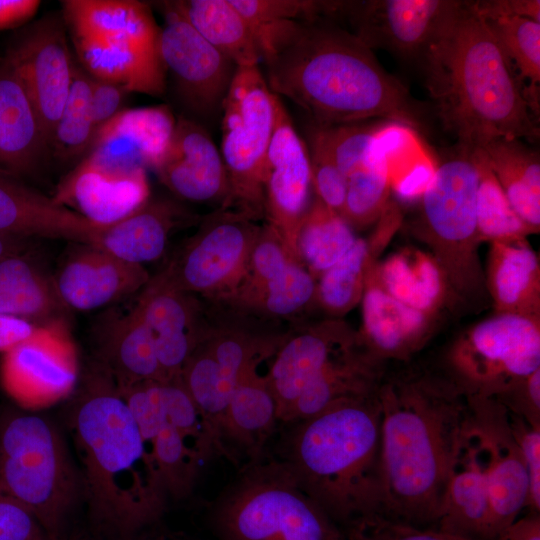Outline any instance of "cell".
Returning a JSON list of instances; mask_svg holds the SVG:
<instances>
[{
	"mask_svg": "<svg viewBox=\"0 0 540 540\" xmlns=\"http://www.w3.org/2000/svg\"><path fill=\"white\" fill-rule=\"evenodd\" d=\"M261 226L248 214L217 208L157 275L169 286L211 301L230 296L242 282Z\"/></svg>",
	"mask_w": 540,
	"mask_h": 540,
	"instance_id": "12",
	"label": "cell"
},
{
	"mask_svg": "<svg viewBox=\"0 0 540 540\" xmlns=\"http://www.w3.org/2000/svg\"><path fill=\"white\" fill-rule=\"evenodd\" d=\"M159 390L169 422L200 460L220 444L184 386L180 375L159 381Z\"/></svg>",
	"mask_w": 540,
	"mask_h": 540,
	"instance_id": "48",
	"label": "cell"
},
{
	"mask_svg": "<svg viewBox=\"0 0 540 540\" xmlns=\"http://www.w3.org/2000/svg\"><path fill=\"white\" fill-rule=\"evenodd\" d=\"M197 219L171 199L149 198L128 216L105 226L93 246L123 261L144 266L164 255L176 229Z\"/></svg>",
	"mask_w": 540,
	"mask_h": 540,
	"instance_id": "30",
	"label": "cell"
},
{
	"mask_svg": "<svg viewBox=\"0 0 540 540\" xmlns=\"http://www.w3.org/2000/svg\"><path fill=\"white\" fill-rule=\"evenodd\" d=\"M317 280L298 261L291 262L275 279L236 310L264 322L296 319L316 304Z\"/></svg>",
	"mask_w": 540,
	"mask_h": 540,
	"instance_id": "42",
	"label": "cell"
},
{
	"mask_svg": "<svg viewBox=\"0 0 540 540\" xmlns=\"http://www.w3.org/2000/svg\"><path fill=\"white\" fill-rule=\"evenodd\" d=\"M248 368L236 383L220 425V439L255 450L270 434L278 420L277 402L267 375L259 365Z\"/></svg>",
	"mask_w": 540,
	"mask_h": 540,
	"instance_id": "37",
	"label": "cell"
},
{
	"mask_svg": "<svg viewBox=\"0 0 540 540\" xmlns=\"http://www.w3.org/2000/svg\"><path fill=\"white\" fill-rule=\"evenodd\" d=\"M80 483L49 419L21 408L0 410V490L26 507L54 540Z\"/></svg>",
	"mask_w": 540,
	"mask_h": 540,
	"instance_id": "8",
	"label": "cell"
},
{
	"mask_svg": "<svg viewBox=\"0 0 540 540\" xmlns=\"http://www.w3.org/2000/svg\"><path fill=\"white\" fill-rule=\"evenodd\" d=\"M492 172L517 215L540 229V157L519 138H496L473 149Z\"/></svg>",
	"mask_w": 540,
	"mask_h": 540,
	"instance_id": "34",
	"label": "cell"
},
{
	"mask_svg": "<svg viewBox=\"0 0 540 540\" xmlns=\"http://www.w3.org/2000/svg\"><path fill=\"white\" fill-rule=\"evenodd\" d=\"M105 226L92 223L0 170V235L48 238L95 245Z\"/></svg>",
	"mask_w": 540,
	"mask_h": 540,
	"instance_id": "25",
	"label": "cell"
},
{
	"mask_svg": "<svg viewBox=\"0 0 540 540\" xmlns=\"http://www.w3.org/2000/svg\"><path fill=\"white\" fill-rule=\"evenodd\" d=\"M484 278L495 314L540 319V262L526 238L490 242Z\"/></svg>",
	"mask_w": 540,
	"mask_h": 540,
	"instance_id": "32",
	"label": "cell"
},
{
	"mask_svg": "<svg viewBox=\"0 0 540 540\" xmlns=\"http://www.w3.org/2000/svg\"><path fill=\"white\" fill-rule=\"evenodd\" d=\"M389 124L393 123L368 120L329 127L315 126L312 133L321 140L340 171L348 178L365 164L381 144Z\"/></svg>",
	"mask_w": 540,
	"mask_h": 540,
	"instance_id": "46",
	"label": "cell"
},
{
	"mask_svg": "<svg viewBox=\"0 0 540 540\" xmlns=\"http://www.w3.org/2000/svg\"><path fill=\"white\" fill-rule=\"evenodd\" d=\"M92 331L96 363L119 390L144 381L166 380L152 334L135 303L110 308L98 318Z\"/></svg>",
	"mask_w": 540,
	"mask_h": 540,
	"instance_id": "26",
	"label": "cell"
},
{
	"mask_svg": "<svg viewBox=\"0 0 540 540\" xmlns=\"http://www.w3.org/2000/svg\"><path fill=\"white\" fill-rule=\"evenodd\" d=\"M435 528L468 540H492L486 455L469 406Z\"/></svg>",
	"mask_w": 540,
	"mask_h": 540,
	"instance_id": "22",
	"label": "cell"
},
{
	"mask_svg": "<svg viewBox=\"0 0 540 540\" xmlns=\"http://www.w3.org/2000/svg\"><path fill=\"white\" fill-rule=\"evenodd\" d=\"M253 33L256 29L283 20L320 18L321 1L311 0H231Z\"/></svg>",
	"mask_w": 540,
	"mask_h": 540,
	"instance_id": "51",
	"label": "cell"
},
{
	"mask_svg": "<svg viewBox=\"0 0 540 540\" xmlns=\"http://www.w3.org/2000/svg\"><path fill=\"white\" fill-rule=\"evenodd\" d=\"M310 142L312 188L324 205L340 215L346 197L347 177L340 171L321 140L312 132Z\"/></svg>",
	"mask_w": 540,
	"mask_h": 540,
	"instance_id": "50",
	"label": "cell"
},
{
	"mask_svg": "<svg viewBox=\"0 0 540 540\" xmlns=\"http://www.w3.org/2000/svg\"><path fill=\"white\" fill-rule=\"evenodd\" d=\"M0 540H54L22 504L0 490Z\"/></svg>",
	"mask_w": 540,
	"mask_h": 540,
	"instance_id": "53",
	"label": "cell"
},
{
	"mask_svg": "<svg viewBox=\"0 0 540 540\" xmlns=\"http://www.w3.org/2000/svg\"><path fill=\"white\" fill-rule=\"evenodd\" d=\"M55 202L73 206L97 225L107 226L128 216L150 198L145 170L108 173L76 166L59 184Z\"/></svg>",
	"mask_w": 540,
	"mask_h": 540,
	"instance_id": "29",
	"label": "cell"
},
{
	"mask_svg": "<svg viewBox=\"0 0 540 540\" xmlns=\"http://www.w3.org/2000/svg\"><path fill=\"white\" fill-rule=\"evenodd\" d=\"M478 167L477 230L481 242L526 238L536 232L514 211L498 181L474 152Z\"/></svg>",
	"mask_w": 540,
	"mask_h": 540,
	"instance_id": "45",
	"label": "cell"
},
{
	"mask_svg": "<svg viewBox=\"0 0 540 540\" xmlns=\"http://www.w3.org/2000/svg\"><path fill=\"white\" fill-rule=\"evenodd\" d=\"M40 1L0 0V30L17 27L32 18Z\"/></svg>",
	"mask_w": 540,
	"mask_h": 540,
	"instance_id": "57",
	"label": "cell"
},
{
	"mask_svg": "<svg viewBox=\"0 0 540 540\" xmlns=\"http://www.w3.org/2000/svg\"><path fill=\"white\" fill-rule=\"evenodd\" d=\"M495 540H540V516L527 512L508 525Z\"/></svg>",
	"mask_w": 540,
	"mask_h": 540,
	"instance_id": "58",
	"label": "cell"
},
{
	"mask_svg": "<svg viewBox=\"0 0 540 540\" xmlns=\"http://www.w3.org/2000/svg\"><path fill=\"white\" fill-rule=\"evenodd\" d=\"M344 530L348 540H468L436 528L415 526L379 513L362 517Z\"/></svg>",
	"mask_w": 540,
	"mask_h": 540,
	"instance_id": "49",
	"label": "cell"
},
{
	"mask_svg": "<svg viewBox=\"0 0 540 540\" xmlns=\"http://www.w3.org/2000/svg\"><path fill=\"white\" fill-rule=\"evenodd\" d=\"M78 381L76 344L61 318L39 324L29 338L2 354L0 384L23 410L34 412L66 399Z\"/></svg>",
	"mask_w": 540,
	"mask_h": 540,
	"instance_id": "14",
	"label": "cell"
},
{
	"mask_svg": "<svg viewBox=\"0 0 540 540\" xmlns=\"http://www.w3.org/2000/svg\"><path fill=\"white\" fill-rule=\"evenodd\" d=\"M157 4L164 17L160 55L166 74L190 111L210 116L222 108L237 67L190 24L174 1Z\"/></svg>",
	"mask_w": 540,
	"mask_h": 540,
	"instance_id": "16",
	"label": "cell"
},
{
	"mask_svg": "<svg viewBox=\"0 0 540 540\" xmlns=\"http://www.w3.org/2000/svg\"><path fill=\"white\" fill-rule=\"evenodd\" d=\"M284 463L343 529L382 513L380 407L376 394L339 402L297 422Z\"/></svg>",
	"mask_w": 540,
	"mask_h": 540,
	"instance_id": "5",
	"label": "cell"
},
{
	"mask_svg": "<svg viewBox=\"0 0 540 540\" xmlns=\"http://www.w3.org/2000/svg\"><path fill=\"white\" fill-rule=\"evenodd\" d=\"M391 188L388 161L380 144L365 164L347 178L340 216L353 230L377 223L390 204Z\"/></svg>",
	"mask_w": 540,
	"mask_h": 540,
	"instance_id": "43",
	"label": "cell"
},
{
	"mask_svg": "<svg viewBox=\"0 0 540 540\" xmlns=\"http://www.w3.org/2000/svg\"><path fill=\"white\" fill-rule=\"evenodd\" d=\"M77 391L70 425L92 507L119 526L147 521L167 494L127 402L96 362Z\"/></svg>",
	"mask_w": 540,
	"mask_h": 540,
	"instance_id": "4",
	"label": "cell"
},
{
	"mask_svg": "<svg viewBox=\"0 0 540 540\" xmlns=\"http://www.w3.org/2000/svg\"><path fill=\"white\" fill-rule=\"evenodd\" d=\"M293 261L300 262L280 234L270 224H264L252 247L242 282L223 300L235 306L246 303Z\"/></svg>",
	"mask_w": 540,
	"mask_h": 540,
	"instance_id": "47",
	"label": "cell"
},
{
	"mask_svg": "<svg viewBox=\"0 0 540 540\" xmlns=\"http://www.w3.org/2000/svg\"><path fill=\"white\" fill-rule=\"evenodd\" d=\"M27 245V239L0 235V261L6 257L25 252Z\"/></svg>",
	"mask_w": 540,
	"mask_h": 540,
	"instance_id": "59",
	"label": "cell"
},
{
	"mask_svg": "<svg viewBox=\"0 0 540 540\" xmlns=\"http://www.w3.org/2000/svg\"><path fill=\"white\" fill-rule=\"evenodd\" d=\"M469 419L487 462L492 540L526 510L529 480L511 432L507 409L488 398L467 397Z\"/></svg>",
	"mask_w": 540,
	"mask_h": 540,
	"instance_id": "18",
	"label": "cell"
},
{
	"mask_svg": "<svg viewBox=\"0 0 540 540\" xmlns=\"http://www.w3.org/2000/svg\"><path fill=\"white\" fill-rule=\"evenodd\" d=\"M135 305L152 334L165 379L179 376L200 338L204 306L158 275L150 277Z\"/></svg>",
	"mask_w": 540,
	"mask_h": 540,
	"instance_id": "24",
	"label": "cell"
},
{
	"mask_svg": "<svg viewBox=\"0 0 540 540\" xmlns=\"http://www.w3.org/2000/svg\"><path fill=\"white\" fill-rule=\"evenodd\" d=\"M311 188L309 151L275 94L274 128L262 174L264 216L298 260L297 236L311 204Z\"/></svg>",
	"mask_w": 540,
	"mask_h": 540,
	"instance_id": "17",
	"label": "cell"
},
{
	"mask_svg": "<svg viewBox=\"0 0 540 540\" xmlns=\"http://www.w3.org/2000/svg\"><path fill=\"white\" fill-rule=\"evenodd\" d=\"M511 432L520 449L529 480L528 512L540 511V424L507 410Z\"/></svg>",
	"mask_w": 540,
	"mask_h": 540,
	"instance_id": "52",
	"label": "cell"
},
{
	"mask_svg": "<svg viewBox=\"0 0 540 540\" xmlns=\"http://www.w3.org/2000/svg\"><path fill=\"white\" fill-rule=\"evenodd\" d=\"M128 92L121 86L91 77V108L96 134L123 108Z\"/></svg>",
	"mask_w": 540,
	"mask_h": 540,
	"instance_id": "54",
	"label": "cell"
},
{
	"mask_svg": "<svg viewBox=\"0 0 540 540\" xmlns=\"http://www.w3.org/2000/svg\"><path fill=\"white\" fill-rule=\"evenodd\" d=\"M95 138L91 108V76L73 66L65 106L56 124L51 146L61 160L86 154Z\"/></svg>",
	"mask_w": 540,
	"mask_h": 540,
	"instance_id": "44",
	"label": "cell"
},
{
	"mask_svg": "<svg viewBox=\"0 0 540 540\" xmlns=\"http://www.w3.org/2000/svg\"><path fill=\"white\" fill-rule=\"evenodd\" d=\"M388 364L375 356L358 336L303 389L285 422L297 423L339 402L376 394Z\"/></svg>",
	"mask_w": 540,
	"mask_h": 540,
	"instance_id": "28",
	"label": "cell"
},
{
	"mask_svg": "<svg viewBox=\"0 0 540 540\" xmlns=\"http://www.w3.org/2000/svg\"><path fill=\"white\" fill-rule=\"evenodd\" d=\"M218 521L226 540H348L284 463L246 475L223 501Z\"/></svg>",
	"mask_w": 540,
	"mask_h": 540,
	"instance_id": "9",
	"label": "cell"
},
{
	"mask_svg": "<svg viewBox=\"0 0 540 540\" xmlns=\"http://www.w3.org/2000/svg\"><path fill=\"white\" fill-rule=\"evenodd\" d=\"M375 272L392 297L431 317L451 301L444 273L430 253L403 248L378 261Z\"/></svg>",
	"mask_w": 540,
	"mask_h": 540,
	"instance_id": "35",
	"label": "cell"
},
{
	"mask_svg": "<svg viewBox=\"0 0 540 540\" xmlns=\"http://www.w3.org/2000/svg\"><path fill=\"white\" fill-rule=\"evenodd\" d=\"M266 82L306 111L315 126L372 119L414 130L427 124V108L388 73L373 50L336 22L283 20L254 31Z\"/></svg>",
	"mask_w": 540,
	"mask_h": 540,
	"instance_id": "1",
	"label": "cell"
},
{
	"mask_svg": "<svg viewBox=\"0 0 540 540\" xmlns=\"http://www.w3.org/2000/svg\"><path fill=\"white\" fill-rule=\"evenodd\" d=\"M65 28L63 17L47 15L23 29L5 57L30 99L48 148L72 81Z\"/></svg>",
	"mask_w": 540,
	"mask_h": 540,
	"instance_id": "15",
	"label": "cell"
},
{
	"mask_svg": "<svg viewBox=\"0 0 540 540\" xmlns=\"http://www.w3.org/2000/svg\"><path fill=\"white\" fill-rule=\"evenodd\" d=\"M133 417L167 496L185 495L201 460L169 422L163 402H142L134 408Z\"/></svg>",
	"mask_w": 540,
	"mask_h": 540,
	"instance_id": "36",
	"label": "cell"
},
{
	"mask_svg": "<svg viewBox=\"0 0 540 540\" xmlns=\"http://www.w3.org/2000/svg\"><path fill=\"white\" fill-rule=\"evenodd\" d=\"M190 24L236 67H255L261 61L256 37L231 0L174 1Z\"/></svg>",
	"mask_w": 540,
	"mask_h": 540,
	"instance_id": "38",
	"label": "cell"
},
{
	"mask_svg": "<svg viewBox=\"0 0 540 540\" xmlns=\"http://www.w3.org/2000/svg\"><path fill=\"white\" fill-rule=\"evenodd\" d=\"M275 94L258 66L237 67L222 103L221 156L229 194L220 208L264 216L263 167L274 128Z\"/></svg>",
	"mask_w": 540,
	"mask_h": 540,
	"instance_id": "11",
	"label": "cell"
},
{
	"mask_svg": "<svg viewBox=\"0 0 540 540\" xmlns=\"http://www.w3.org/2000/svg\"><path fill=\"white\" fill-rule=\"evenodd\" d=\"M356 239L348 223L316 197L299 228L297 255L317 280L349 251Z\"/></svg>",
	"mask_w": 540,
	"mask_h": 540,
	"instance_id": "40",
	"label": "cell"
},
{
	"mask_svg": "<svg viewBox=\"0 0 540 540\" xmlns=\"http://www.w3.org/2000/svg\"><path fill=\"white\" fill-rule=\"evenodd\" d=\"M483 19L524 90L528 83L527 100L539 115L540 23L517 16Z\"/></svg>",
	"mask_w": 540,
	"mask_h": 540,
	"instance_id": "41",
	"label": "cell"
},
{
	"mask_svg": "<svg viewBox=\"0 0 540 540\" xmlns=\"http://www.w3.org/2000/svg\"><path fill=\"white\" fill-rule=\"evenodd\" d=\"M340 318H328L288 331L266 373L275 396L278 420L284 421L310 381L340 351L358 339Z\"/></svg>",
	"mask_w": 540,
	"mask_h": 540,
	"instance_id": "20",
	"label": "cell"
},
{
	"mask_svg": "<svg viewBox=\"0 0 540 540\" xmlns=\"http://www.w3.org/2000/svg\"><path fill=\"white\" fill-rule=\"evenodd\" d=\"M61 263L53 284L66 308L92 311L141 291L150 276L142 265L123 261L90 244H78Z\"/></svg>",
	"mask_w": 540,
	"mask_h": 540,
	"instance_id": "21",
	"label": "cell"
},
{
	"mask_svg": "<svg viewBox=\"0 0 540 540\" xmlns=\"http://www.w3.org/2000/svg\"><path fill=\"white\" fill-rule=\"evenodd\" d=\"M63 19L76 53L93 78L128 93L160 96L166 70L160 27L150 5L135 0L62 1Z\"/></svg>",
	"mask_w": 540,
	"mask_h": 540,
	"instance_id": "7",
	"label": "cell"
},
{
	"mask_svg": "<svg viewBox=\"0 0 540 540\" xmlns=\"http://www.w3.org/2000/svg\"><path fill=\"white\" fill-rule=\"evenodd\" d=\"M420 67L435 113L457 144L476 149L501 137L539 138L538 115L474 1H462Z\"/></svg>",
	"mask_w": 540,
	"mask_h": 540,
	"instance_id": "3",
	"label": "cell"
},
{
	"mask_svg": "<svg viewBox=\"0 0 540 540\" xmlns=\"http://www.w3.org/2000/svg\"><path fill=\"white\" fill-rule=\"evenodd\" d=\"M380 407L382 515L435 528L468 416V398L441 370L385 371Z\"/></svg>",
	"mask_w": 540,
	"mask_h": 540,
	"instance_id": "2",
	"label": "cell"
},
{
	"mask_svg": "<svg viewBox=\"0 0 540 540\" xmlns=\"http://www.w3.org/2000/svg\"><path fill=\"white\" fill-rule=\"evenodd\" d=\"M540 369V319L495 314L461 333L443 372L468 397L499 400Z\"/></svg>",
	"mask_w": 540,
	"mask_h": 540,
	"instance_id": "10",
	"label": "cell"
},
{
	"mask_svg": "<svg viewBox=\"0 0 540 540\" xmlns=\"http://www.w3.org/2000/svg\"><path fill=\"white\" fill-rule=\"evenodd\" d=\"M38 326L33 321L0 313V353L4 354L22 343Z\"/></svg>",
	"mask_w": 540,
	"mask_h": 540,
	"instance_id": "56",
	"label": "cell"
},
{
	"mask_svg": "<svg viewBox=\"0 0 540 540\" xmlns=\"http://www.w3.org/2000/svg\"><path fill=\"white\" fill-rule=\"evenodd\" d=\"M458 0L332 1L330 20L349 23L371 50L421 64L431 45L453 18Z\"/></svg>",
	"mask_w": 540,
	"mask_h": 540,
	"instance_id": "13",
	"label": "cell"
},
{
	"mask_svg": "<svg viewBox=\"0 0 540 540\" xmlns=\"http://www.w3.org/2000/svg\"><path fill=\"white\" fill-rule=\"evenodd\" d=\"M474 6L483 18L517 16L540 23L539 0H481Z\"/></svg>",
	"mask_w": 540,
	"mask_h": 540,
	"instance_id": "55",
	"label": "cell"
},
{
	"mask_svg": "<svg viewBox=\"0 0 540 540\" xmlns=\"http://www.w3.org/2000/svg\"><path fill=\"white\" fill-rule=\"evenodd\" d=\"M63 307L53 279L25 252L0 261V313L39 323Z\"/></svg>",
	"mask_w": 540,
	"mask_h": 540,
	"instance_id": "39",
	"label": "cell"
},
{
	"mask_svg": "<svg viewBox=\"0 0 540 540\" xmlns=\"http://www.w3.org/2000/svg\"><path fill=\"white\" fill-rule=\"evenodd\" d=\"M401 214L389 205L368 238H357L349 251L317 279L316 305L331 318H340L362 299L370 269L401 225Z\"/></svg>",
	"mask_w": 540,
	"mask_h": 540,
	"instance_id": "31",
	"label": "cell"
},
{
	"mask_svg": "<svg viewBox=\"0 0 540 540\" xmlns=\"http://www.w3.org/2000/svg\"><path fill=\"white\" fill-rule=\"evenodd\" d=\"M154 171L182 199L219 202L220 207L226 203L229 182L221 153L203 127L190 119H176L169 147Z\"/></svg>",
	"mask_w": 540,
	"mask_h": 540,
	"instance_id": "23",
	"label": "cell"
},
{
	"mask_svg": "<svg viewBox=\"0 0 540 540\" xmlns=\"http://www.w3.org/2000/svg\"><path fill=\"white\" fill-rule=\"evenodd\" d=\"M370 269L363 291L359 333L365 346L386 363L408 362L430 338L433 319L392 297Z\"/></svg>",
	"mask_w": 540,
	"mask_h": 540,
	"instance_id": "27",
	"label": "cell"
},
{
	"mask_svg": "<svg viewBox=\"0 0 540 540\" xmlns=\"http://www.w3.org/2000/svg\"><path fill=\"white\" fill-rule=\"evenodd\" d=\"M478 177L474 150L456 144L437 163L409 225L415 238L431 249L444 273L451 301L476 309L489 299L478 257Z\"/></svg>",
	"mask_w": 540,
	"mask_h": 540,
	"instance_id": "6",
	"label": "cell"
},
{
	"mask_svg": "<svg viewBox=\"0 0 540 540\" xmlns=\"http://www.w3.org/2000/svg\"><path fill=\"white\" fill-rule=\"evenodd\" d=\"M175 125L176 118L165 105L123 109L96 134L78 166L123 174L155 170Z\"/></svg>",
	"mask_w": 540,
	"mask_h": 540,
	"instance_id": "19",
	"label": "cell"
},
{
	"mask_svg": "<svg viewBox=\"0 0 540 540\" xmlns=\"http://www.w3.org/2000/svg\"><path fill=\"white\" fill-rule=\"evenodd\" d=\"M48 148L30 99L4 58L0 61V170L31 172Z\"/></svg>",
	"mask_w": 540,
	"mask_h": 540,
	"instance_id": "33",
	"label": "cell"
}]
</instances>
